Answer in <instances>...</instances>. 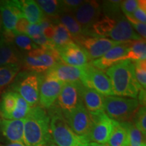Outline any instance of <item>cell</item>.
<instances>
[{
	"label": "cell",
	"instance_id": "cell-1",
	"mask_svg": "<svg viewBox=\"0 0 146 146\" xmlns=\"http://www.w3.org/2000/svg\"><path fill=\"white\" fill-rule=\"evenodd\" d=\"M106 71L114 95L132 99L137 98L139 91L142 88L136 79L133 61L126 60L119 62Z\"/></svg>",
	"mask_w": 146,
	"mask_h": 146
},
{
	"label": "cell",
	"instance_id": "cell-2",
	"mask_svg": "<svg viewBox=\"0 0 146 146\" xmlns=\"http://www.w3.org/2000/svg\"><path fill=\"white\" fill-rule=\"evenodd\" d=\"M50 139V117L46 111L39 106L31 108L24 118V144L26 146L45 145Z\"/></svg>",
	"mask_w": 146,
	"mask_h": 146
},
{
	"label": "cell",
	"instance_id": "cell-3",
	"mask_svg": "<svg viewBox=\"0 0 146 146\" xmlns=\"http://www.w3.org/2000/svg\"><path fill=\"white\" fill-rule=\"evenodd\" d=\"M49 112L51 138L58 146H88L90 141L86 137L76 134L64 118L61 110L54 105Z\"/></svg>",
	"mask_w": 146,
	"mask_h": 146
},
{
	"label": "cell",
	"instance_id": "cell-4",
	"mask_svg": "<svg viewBox=\"0 0 146 146\" xmlns=\"http://www.w3.org/2000/svg\"><path fill=\"white\" fill-rule=\"evenodd\" d=\"M139 107L137 99L119 96H106L104 112L111 119L118 123L132 122L134 115Z\"/></svg>",
	"mask_w": 146,
	"mask_h": 146
},
{
	"label": "cell",
	"instance_id": "cell-5",
	"mask_svg": "<svg viewBox=\"0 0 146 146\" xmlns=\"http://www.w3.org/2000/svg\"><path fill=\"white\" fill-rule=\"evenodd\" d=\"M40 74L31 71L19 72L12 82L11 91H15L29 104L31 108L39 104Z\"/></svg>",
	"mask_w": 146,
	"mask_h": 146
},
{
	"label": "cell",
	"instance_id": "cell-6",
	"mask_svg": "<svg viewBox=\"0 0 146 146\" xmlns=\"http://www.w3.org/2000/svg\"><path fill=\"white\" fill-rule=\"evenodd\" d=\"M31 108L29 104L15 91L9 90L1 95L0 115L4 119H24Z\"/></svg>",
	"mask_w": 146,
	"mask_h": 146
},
{
	"label": "cell",
	"instance_id": "cell-7",
	"mask_svg": "<svg viewBox=\"0 0 146 146\" xmlns=\"http://www.w3.org/2000/svg\"><path fill=\"white\" fill-rule=\"evenodd\" d=\"M81 83L85 87L94 89L104 96H114L108 76L104 71L94 67L90 62L83 66Z\"/></svg>",
	"mask_w": 146,
	"mask_h": 146
},
{
	"label": "cell",
	"instance_id": "cell-8",
	"mask_svg": "<svg viewBox=\"0 0 146 146\" xmlns=\"http://www.w3.org/2000/svg\"><path fill=\"white\" fill-rule=\"evenodd\" d=\"M74 42L83 47L87 52L91 61L101 58L112 47L123 43L108 38L85 35L81 36Z\"/></svg>",
	"mask_w": 146,
	"mask_h": 146
},
{
	"label": "cell",
	"instance_id": "cell-9",
	"mask_svg": "<svg viewBox=\"0 0 146 146\" xmlns=\"http://www.w3.org/2000/svg\"><path fill=\"white\" fill-rule=\"evenodd\" d=\"M64 85L63 82L45 74H40L39 104L43 109L55 105Z\"/></svg>",
	"mask_w": 146,
	"mask_h": 146
},
{
	"label": "cell",
	"instance_id": "cell-10",
	"mask_svg": "<svg viewBox=\"0 0 146 146\" xmlns=\"http://www.w3.org/2000/svg\"><path fill=\"white\" fill-rule=\"evenodd\" d=\"M92 125L88 139L91 142L106 144L112 133L114 120L111 119L104 112L90 114Z\"/></svg>",
	"mask_w": 146,
	"mask_h": 146
},
{
	"label": "cell",
	"instance_id": "cell-11",
	"mask_svg": "<svg viewBox=\"0 0 146 146\" xmlns=\"http://www.w3.org/2000/svg\"><path fill=\"white\" fill-rule=\"evenodd\" d=\"M62 113L67 124L76 134L88 138L92 121L83 103L70 112Z\"/></svg>",
	"mask_w": 146,
	"mask_h": 146
},
{
	"label": "cell",
	"instance_id": "cell-12",
	"mask_svg": "<svg viewBox=\"0 0 146 146\" xmlns=\"http://www.w3.org/2000/svg\"><path fill=\"white\" fill-rule=\"evenodd\" d=\"M81 82L64 83L56 103L62 112H70L83 104Z\"/></svg>",
	"mask_w": 146,
	"mask_h": 146
},
{
	"label": "cell",
	"instance_id": "cell-13",
	"mask_svg": "<svg viewBox=\"0 0 146 146\" xmlns=\"http://www.w3.org/2000/svg\"><path fill=\"white\" fill-rule=\"evenodd\" d=\"M71 14L81 26L83 35L104 16L101 3L98 1H84Z\"/></svg>",
	"mask_w": 146,
	"mask_h": 146
},
{
	"label": "cell",
	"instance_id": "cell-14",
	"mask_svg": "<svg viewBox=\"0 0 146 146\" xmlns=\"http://www.w3.org/2000/svg\"><path fill=\"white\" fill-rule=\"evenodd\" d=\"M0 16L3 31L5 32L14 31L18 20L24 17L20 1H0Z\"/></svg>",
	"mask_w": 146,
	"mask_h": 146
},
{
	"label": "cell",
	"instance_id": "cell-15",
	"mask_svg": "<svg viewBox=\"0 0 146 146\" xmlns=\"http://www.w3.org/2000/svg\"><path fill=\"white\" fill-rule=\"evenodd\" d=\"M131 43V41L125 42L112 47L101 58L91 61V64L104 72L112 66L125 60V57L129 50Z\"/></svg>",
	"mask_w": 146,
	"mask_h": 146
},
{
	"label": "cell",
	"instance_id": "cell-16",
	"mask_svg": "<svg viewBox=\"0 0 146 146\" xmlns=\"http://www.w3.org/2000/svg\"><path fill=\"white\" fill-rule=\"evenodd\" d=\"M62 62L73 66L83 67L90 62L88 55L83 47L74 42L56 50Z\"/></svg>",
	"mask_w": 146,
	"mask_h": 146
},
{
	"label": "cell",
	"instance_id": "cell-17",
	"mask_svg": "<svg viewBox=\"0 0 146 146\" xmlns=\"http://www.w3.org/2000/svg\"><path fill=\"white\" fill-rule=\"evenodd\" d=\"M83 73V66H73L60 62L45 73L63 83L81 82Z\"/></svg>",
	"mask_w": 146,
	"mask_h": 146
},
{
	"label": "cell",
	"instance_id": "cell-18",
	"mask_svg": "<svg viewBox=\"0 0 146 146\" xmlns=\"http://www.w3.org/2000/svg\"><path fill=\"white\" fill-rule=\"evenodd\" d=\"M108 36L113 41L120 43L143 39L137 33L130 23L123 15L116 20V24Z\"/></svg>",
	"mask_w": 146,
	"mask_h": 146
},
{
	"label": "cell",
	"instance_id": "cell-19",
	"mask_svg": "<svg viewBox=\"0 0 146 146\" xmlns=\"http://www.w3.org/2000/svg\"><path fill=\"white\" fill-rule=\"evenodd\" d=\"M0 133L11 143H24V119H0Z\"/></svg>",
	"mask_w": 146,
	"mask_h": 146
},
{
	"label": "cell",
	"instance_id": "cell-20",
	"mask_svg": "<svg viewBox=\"0 0 146 146\" xmlns=\"http://www.w3.org/2000/svg\"><path fill=\"white\" fill-rule=\"evenodd\" d=\"M81 97L83 104L89 114L104 112L105 97L104 96L82 85Z\"/></svg>",
	"mask_w": 146,
	"mask_h": 146
},
{
	"label": "cell",
	"instance_id": "cell-21",
	"mask_svg": "<svg viewBox=\"0 0 146 146\" xmlns=\"http://www.w3.org/2000/svg\"><path fill=\"white\" fill-rule=\"evenodd\" d=\"M3 39L12 44L14 43L20 50L27 53L40 47L27 35L16 33L14 31L3 32Z\"/></svg>",
	"mask_w": 146,
	"mask_h": 146
},
{
	"label": "cell",
	"instance_id": "cell-22",
	"mask_svg": "<svg viewBox=\"0 0 146 146\" xmlns=\"http://www.w3.org/2000/svg\"><path fill=\"white\" fill-rule=\"evenodd\" d=\"M23 16L30 24H38L45 17L39 5L33 0L20 1Z\"/></svg>",
	"mask_w": 146,
	"mask_h": 146
},
{
	"label": "cell",
	"instance_id": "cell-23",
	"mask_svg": "<svg viewBox=\"0 0 146 146\" xmlns=\"http://www.w3.org/2000/svg\"><path fill=\"white\" fill-rule=\"evenodd\" d=\"M21 57L12 43L0 41V66L8 64H21Z\"/></svg>",
	"mask_w": 146,
	"mask_h": 146
},
{
	"label": "cell",
	"instance_id": "cell-24",
	"mask_svg": "<svg viewBox=\"0 0 146 146\" xmlns=\"http://www.w3.org/2000/svg\"><path fill=\"white\" fill-rule=\"evenodd\" d=\"M115 24V20L103 16L93 25L92 27L84 33V35L105 38V36H109L110 33L114 28Z\"/></svg>",
	"mask_w": 146,
	"mask_h": 146
},
{
	"label": "cell",
	"instance_id": "cell-25",
	"mask_svg": "<svg viewBox=\"0 0 146 146\" xmlns=\"http://www.w3.org/2000/svg\"><path fill=\"white\" fill-rule=\"evenodd\" d=\"M58 22L61 23L70 33L73 41L83 36V31L81 25L78 24L75 18L70 13H63L60 14L58 18Z\"/></svg>",
	"mask_w": 146,
	"mask_h": 146
},
{
	"label": "cell",
	"instance_id": "cell-26",
	"mask_svg": "<svg viewBox=\"0 0 146 146\" xmlns=\"http://www.w3.org/2000/svg\"><path fill=\"white\" fill-rule=\"evenodd\" d=\"M52 41L56 47V50L65 47L66 45L74 42L70 33L59 22L54 24V34Z\"/></svg>",
	"mask_w": 146,
	"mask_h": 146
},
{
	"label": "cell",
	"instance_id": "cell-27",
	"mask_svg": "<svg viewBox=\"0 0 146 146\" xmlns=\"http://www.w3.org/2000/svg\"><path fill=\"white\" fill-rule=\"evenodd\" d=\"M108 146H129V135L127 129L121 123L115 121L110 137Z\"/></svg>",
	"mask_w": 146,
	"mask_h": 146
},
{
	"label": "cell",
	"instance_id": "cell-28",
	"mask_svg": "<svg viewBox=\"0 0 146 146\" xmlns=\"http://www.w3.org/2000/svg\"><path fill=\"white\" fill-rule=\"evenodd\" d=\"M21 67V64L0 66V91L13 82Z\"/></svg>",
	"mask_w": 146,
	"mask_h": 146
},
{
	"label": "cell",
	"instance_id": "cell-29",
	"mask_svg": "<svg viewBox=\"0 0 146 146\" xmlns=\"http://www.w3.org/2000/svg\"><path fill=\"white\" fill-rule=\"evenodd\" d=\"M146 59L145 39L131 41L130 47L125 57V60L139 61Z\"/></svg>",
	"mask_w": 146,
	"mask_h": 146
},
{
	"label": "cell",
	"instance_id": "cell-30",
	"mask_svg": "<svg viewBox=\"0 0 146 146\" xmlns=\"http://www.w3.org/2000/svg\"><path fill=\"white\" fill-rule=\"evenodd\" d=\"M44 15L50 18H58L62 14L60 1L56 0H37L35 1Z\"/></svg>",
	"mask_w": 146,
	"mask_h": 146
},
{
	"label": "cell",
	"instance_id": "cell-31",
	"mask_svg": "<svg viewBox=\"0 0 146 146\" xmlns=\"http://www.w3.org/2000/svg\"><path fill=\"white\" fill-rule=\"evenodd\" d=\"M120 0H110V1H104L101 4L102 13L104 16L109 18L110 19H118L123 14L121 9H120Z\"/></svg>",
	"mask_w": 146,
	"mask_h": 146
},
{
	"label": "cell",
	"instance_id": "cell-32",
	"mask_svg": "<svg viewBox=\"0 0 146 146\" xmlns=\"http://www.w3.org/2000/svg\"><path fill=\"white\" fill-rule=\"evenodd\" d=\"M127 129L129 135V146H141L145 143V137L137 129L132 122L121 123Z\"/></svg>",
	"mask_w": 146,
	"mask_h": 146
},
{
	"label": "cell",
	"instance_id": "cell-33",
	"mask_svg": "<svg viewBox=\"0 0 146 146\" xmlns=\"http://www.w3.org/2000/svg\"><path fill=\"white\" fill-rule=\"evenodd\" d=\"M135 67L136 79L142 89L146 87V60L133 61Z\"/></svg>",
	"mask_w": 146,
	"mask_h": 146
},
{
	"label": "cell",
	"instance_id": "cell-34",
	"mask_svg": "<svg viewBox=\"0 0 146 146\" xmlns=\"http://www.w3.org/2000/svg\"><path fill=\"white\" fill-rule=\"evenodd\" d=\"M137 129L145 137L146 135V109L145 106H140L137 110L133 119Z\"/></svg>",
	"mask_w": 146,
	"mask_h": 146
},
{
	"label": "cell",
	"instance_id": "cell-35",
	"mask_svg": "<svg viewBox=\"0 0 146 146\" xmlns=\"http://www.w3.org/2000/svg\"><path fill=\"white\" fill-rule=\"evenodd\" d=\"M82 0H62L60 1L62 12L72 14L76 8L83 3Z\"/></svg>",
	"mask_w": 146,
	"mask_h": 146
},
{
	"label": "cell",
	"instance_id": "cell-36",
	"mask_svg": "<svg viewBox=\"0 0 146 146\" xmlns=\"http://www.w3.org/2000/svg\"><path fill=\"white\" fill-rule=\"evenodd\" d=\"M137 21L145 24L146 23V1L145 0H138V6L135 11L131 16Z\"/></svg>",
	"mask_w": 146,
	"mask_h": 146
},
{
	"label": "cell",
	"instance_id": "cell-37",
	"mask_svg": "<svg viewBox=\"0 0 146 146\" xmlns=\"http://www.w3.org/2000/svg\"><path fill=\"white\" fill-rule=\"evenodd\" d=\"M138 6V0H125L121 1L120 9L124 15L131 16Z\"/></svg>",
	"mask_w": 146,
	"mask_h": 146
},
{
	"label": "cell",
	"instance_id": "cell-38",
	"mask_svg": "<svg viewBox=\"0 0 146 146\" xmlns=\"http://www.w3.org/2000/svg\"><path fill=\"white\" fill-rule=\"evenodd\" d=\"M125 18H127L128 21L130 23L131 26L133 28L135 29V31L137 32L139 35L142 39H145L146 37V25L144 23H142L141 22L137 21L136 19L133 18L132 16H126Z\"/></svg>",
	"mask_w": 146,
	"mask_h": 146
},
{
	"label": "cell",
	"instance_id": "cell-39",
	"mask_svg": "<svg viewBox=\"0 0 146 146\" xmlns=\"http://www.w3.org/2000/svg\"><path fill=\"white\" fill-rule=\"evenodd\" d=\"M29 25H30V23L25 18H21L16 23L14 31L16 33L26 35L27 28H28Z\"/></svg>",
	"mask_w": 146,
	"mask_h": 146
},
{
	"label": "cell",
	"instance_id": "cell-40",
	"mask_svg": "<svg viewBox=\"0 0 146 146\" xmlns=\"http://www.w3.org/2000/svg\"><path fill=\"white\" fill-rule=\"evenodd\" d=\"M146 93H145V89H141L139 91V94L137 96L138 100L137 101L139 104V105H141V106H145V102H146Z\"/></svg>",
	"mask_w": 146,
	"mask_h": 146
},
{
	"label": "cell",
	"instance_id": "cell-41",
	"mask_svg": "<svg viewBox=\"0 0 146 146\" xmlns=\"http://www.w3.org/2000/svg\"><path fill=\"white\" fill-rule=\"evenodd\" d=\"M3 32H4V31H3L2 23H1V16H0V41L3 39Z\"/></svg>",
	"mask_w": 146,
	"mask_h": 146
},
{
	"label": "cell",
	"instance_id": "cell-42",
	"mask_svg": "<svg viewBox=\"0 0 146 146\" xmlns=\"http://www.w3.org/2000/svg\"><path fill=\"white\" fill-rule=\"evenodd\" d=\"M5 146H26L23 143H18V142H14V143H10Z\"/></svg>",
	"mask_w": 146,
	"mask_h": 146
},
{
	"label": "cell",
	"instance_id": "cell-43",
	"mask_svg": "<svg viewBox=\"0 0 146 146\" xmlns=\"http://www.w3.org/2000/svg\"><path fill=\"white\" fill-rule=\"evenodd\" d=\"M88 146H108L107 144H100V143H94V142H90L89 143Z\"/></svg>",
	"mask_w": 146,
	"mask_h": 146
},
{
	"label": "cell",
	"instance_id": "cell-44",
	"mask_svg": "<svg viewBox=\"0 0 146 146\" xmlns=\"http://www.w3.org/2000/svg\"><path fill=\"white\" fill-rule=\"evenodd\" d=\"M45 146H58V145H56V144L52 141V138H51V139L49 140V141H47V143L45 144Z\"/></svg>",
	"mask_w": 146,
	"mask_h": 146
},
{
	"label": "cell",
	"instance_id": "cell-45",
	"mask_svg": "<svg viewBox=\"0 0 146 146\" xmlns=\"http://www.w3.org/2000/svg\"><path fill=\"white\" fill-rule=\"evenodd\" d=\"M141 146H146V144H145V143H143V145H142Z\"/></svg>",
	"mask_w": 146,
	"mask_h": 146
}]
</instances>
